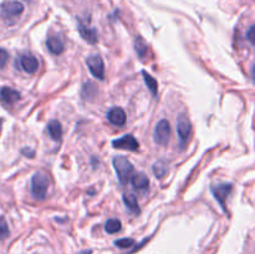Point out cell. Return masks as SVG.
I'll list each match as a JSON object with an SVG mask.
<instances>
[{"label": "cell", "instance_id": "obj_13", "mask_svg": "<svg viewBox=\"0 0 255 254\" xmlns=\"http://www.w3.org/2000/svg\"><path fill=\"white\" fill-rule=\"evenodd\" d=\"M47 49H49L50 52L55 55H60L65 49V44L59 36H50L47 37L46 40Z\"/></svg>", "mask_w": 255, "mask_h": 254}, {"label": "cell", "instance_id": "obj_21", "mask_svg": "<svg viewBox=\"0 0 255 254\" xmlns=\"http://www.w3.org/2000/svg\"><path fill=\"white\" fill-rule=\"evenodd\" d=\"M134 244V241L131 238H124V239H117L116 242H115V246L119 247V248H129V247H132Z\"/></svg>", "mask_w": 255, "mask_h": 254}, {"label": "cell", "instance_id": "obj_3", "mask_svg": "<svg viewBox=\"0 0 255 254\" xmlns=\"http://www.w3.org/2000/svg\"><path fill=\"white\" fill-rule=\"evenodd\" d=\"M171 124L167 120H161L154 127V142L157 144H161V146H166V144H168L169 138H171Z\"/></svg>", "mask_w": 255, "mask_h": 254}, {"label": "cell", "instance_id": "obj_11", "mask_svg": "<svg viewBox=\"0 0 255 254\" xmlns=\"http://www.w3.org/2000/svg\"><path fill=\"white\" fill-rule=\"evenodd\" d=\"M107 120L111 122L115 126H124L126 124V114L121 107H112L109 112H107Z\"/></svg>", "mask_w": 255, "mask_h": 254}, {"label": "cell", "instance_id": "obj_26", "mask_svg": "<svg viewBox=\"0 0 255 254\" xmlns=\"http://www.w3.org/2000/svg\"><path fill=\"white\" fill-rule=\"evenodd\" d=\"M1 127H2V120L0 119V132H1Z\"/></svg>", "mask_w": 255, "mask_h": 254}, {"label": "cell", "instance_id": "obj_10", "mask_svg": "<svg viewBox=\"0 0 255 254\" xmlns=\"http://www.w3.org/2000/svg\"><path fill=\"white\" fill-rule=\"evenodd\" d=\"M19 65L22 71H25L26 74H34V72H36L37 67H39V61H37L34 55L24 54L20 56Z\"/></svg>", "mask_w": 255, "mask_h": 254}, {"label": "cell", "instance_id": "obj_17", "mask_svg": "<svg viewBox=\"0 0 255 254\" xmlns=\"http://www.w3.org/2000/svg\"><path fill=\"white\" fill-rule=\"evenodd\" d=\"M121 221L117 218H111L105 223V231L110 234H115L121 231Z\"/></svg>", "mask_w": 255, "mask_h": 254}, {"label": "cell", "instance_id": "obj_14", "mask_svg": "<svg viewBox=\"0 0 255 254\" xmlns=\"http://www.w3.org/2000/svg\"><path fill=\"white\" fill-rule=\"evenodd\" d=\"M131 182H132V186H133L136 189H139V191L147 189L149 186L148 177H147L144 173H142V172H138V173L134 174V176L131 178Z\"/></svg>", "mask_w": 255, "mask_h": 254}, {"label": "cell", "instance_id": "obj_16", "mask_svg": "<svg viewBox=\"0 0 255 254\" xmlns=\"http://www.w3.org/2000/svg\"><path fill=\"white\" fill-rule=\"evenodd\" d=\"M124 202L126 204L127 208L134 214L139 213V207H138V202H137V198L134 194L132 193H125L124 194Z\"/></svg>", "mask_w": 255, "mask_h": 254}, {"label": "cell", "instance_id": "obj_9", "mask_svg": "<svg viewBox=\"0 0 255 254\" xmlns=\"http://www.w3.org/2000/svg\"><path fill=\"white\" fill-rule=\"evenodd\" d=\"M21 97L19 91L11 89V87L4 86L0 89V102L4 106H12L15 102H17Z\"/></svg>", "mask_w": 255, "mask_h": 254}, {"label": "cell", "instance_id": "obj_22", "mask_svg": "<svg viewBox=\"0 0 255 254\" xmlns=\"http://www.w3.org/2000/svg\"><path fill=\"white\" fill-rule=\"evenodd\" d=\"M7 236H9V227H7L6 221L0 217V241L6 238Z\"/></svg>", "mask_w": 255, "mask_h": 254}, {"label": "cell", "instance_id": "obj_1", "mask_svg": "<svg viewBox=\"0 0 255 254\" xmlns=\"http://www.w3.org/2000/svg\"><path fill=\"white\" fill-rule=\"evenodd\" d=\"M49 188V177L42 171H37L31 178V194L36 199H44Z\"/></svg>", "mask_w": 255, "mask_h": 254}, {"label": "cell", "instance_id": "obj_4", "mask_svg": "<svg viewBox=\"0 0 255 254\" xmlns=\"http://www.w3.org/2000/svg\"><path fill=\"white\" fill-rule=\"evenodd\" d=\"M192 125L188 117L186 115H179L178 122H177V132H178L179 137V146L183 148L186 146L187 141H188L189 136H191Z\"/></svg>", "mask_w": 255, "mask_h": 254}, {"label": "cell", "instance_id": "obj_20", "mask_svg": "<svg viewBox=\"0 0 255 254\" xmlns=\"http://www.w3.org/2000/svg\"><path fill=\"white\" fill-rule=\"evenodd\" d=\"M134 49H136L137 54L139 55V56H143L144 52H146L147 50V46H146V42L142 41L141 37H137V40L134 41Z\"/></svg>", "mask_w": 255, "mask_h": 254}, {"label": "cell", "instance_id": "obj_12", "mask_svg": "<svg viewBox=\"0 0 255 254\" xmlns=\"http://www.w3.org/2000/svg\"><path fill=\"white\" fill-rule=\"evenodd\" d=\"M79 32L82 36V39L86 40V41L90 42V44H96L97 42L96 30L87 26L86 24H84V22L80 21V20H79Z\"/></svg>", "mask_w": 255, "mask_h": 254}, {"label": "cell", "instance_id": "obj_7", "mask_svg": "<svg viewBox=\"0 0 255 254\" xmlns=\"http://www.w3.org/2000/svg\"><path fill=\"white\" fill-rule=\"evenodd\" d=\"M232 192V184L231 183H221L216 184V186H212V193H213L214 198L219 202L223 208H226V201L228 198V196Z\"/></svg>", "mask_w": 255, "mask_h": 254}, {"label": "cell", "instance_id": "obj_23", "mask_svg": "<svg viewBox=\"0 0 255 254\" xmlns=\"http://www.w3.org/2000/svg\"><path fill=\"white\" fill-rule=\"evenodd\" d=\"M7 60H9V54L6 52V50L0 47V69H2L6 65Z\"/></svg>", "mask_w": 255, "mask_h": 254}, {"label": "cell", "instance_id": "obj_25", "mask_svg": "<svg viewBox=\"0 0 255 254\" xmlns=\"http://www.w3.org/2000/svg\"><path fill=\"white\" fill-rule=\"evenodd\" d=\"M79 254H91V251H84V252H81V253H79Z\"/></svg>", "mask_w": 255, "mask_h": 254}, {"label": "cell", "instance_id": "obj_24", "mask_svg": "<svg viewBox=\"0 0 255 254\" xmlns=\"http://www.w3.org/2000/svg\"><path fill=\"white\" fill-rule=\"evenodd\" d=\"M248 40L254 44V26H251L248 30Z\"/></svg>", "mask_w": 255, "mask_h": 254}, {"label": "cell", "instance_id": "obj_8", "mask_svg": "<svg viewBox=\"0 0 255 254\" xmlns=\"http://www.w3.org/2000/svg\"><path fill=\"white\" fill-rule=\"evenodd\" d=\"M115 148H121V149H128V151H138L139 143L132 134H125L121 138L115 139L112 142Z\"/></svg>", "mask_w": 255, "mask_h": 254}, {"label": "cell", "instance_id": "obj_15", "mask_svg": "<svg viewBox=\"0 0 255 254\" xmlns=\"http://www.w3.org/2000/svg\"><path fill=\"white\" fill-rule=\"evenodd\" d=\"M47 132L54 141H60L62 137V126L59 121L52 120L47 124Z\"/></svg>", "mask_w": 255, "mask_h": 254}, {"label": "cell", "instance_id": "obj_19", "mask_svg": "<svg viewBox=\"0 0 255 254\" xmlns=\"http://www.w3.org/2000/svg\"><path fill=\"white\" fill-rule=\"evenodd\" d=\"M167 171H168V168H167V164L163 161H159L153 164V172L158 178H162L167 173Z\"/></svg>", "mask_w": 255, "mask_h": 254}, {"label": "cell", "instance_id": "obj_2", "mask_svg": "<svg viewBox=\"0 0 255 254\" xmlns=\"http://www.w3.org/2000/svg\"><path fill=\"white\" fill-rule=\"evenodd\" d=\"M114 167L116 171L117 177L121 184H126L128 182L129 177L133 173V166L131 162L124 156H116L114 158Z\"/></svg>", "mask_w": 255, "mask_h": 254}, {"label": "cell", "instance_id": "obj_18", "mask_svg": "<svg viewBox=\"0 0 255 254\" xmlns=\"http://www.w3.org/2000/svg\"><path fill=\"white\" fill-rule=\"evenodd\" d=\"M142 75H143V80H144V82H146L147 86H148L151 94L153 95V96H156L157 92H158V87H157L158 86V84H157V81L151 76V75L148 74V72L142 71Z\"/></svg>", "mask_w": 255, "mask_h": 254}, {"label": "cell", "instance_id": "obj_6", "mask_svg": "<svg viewBox=\"0 0 255 254\" xmlns=\"http://www.w3.org/2000/svg\"><path fill=\"white\" fill-rule=\"evenodd\" d=\"M24 11V5L19 1H7L1 6V16L6 20H15Z\"/></svg>", "mask_w": 255, "mask_h": 254}, {"label": "cell", "instance_id": "obj_5", "mask_svg": "<svg viewBox=\"0 0 255 254\" xmlns=\"http://www.w3.org/2000/svg\"><path fill=\"white\" fill-rule=\"evenodd\" d=\"M86 64L87 66H89L90 72H91L96 79H105V64L101 56H99V55H91V56L87 57Z\"/></svg>", "mask_w": 255, "mask_h": 254}]
</instances>
